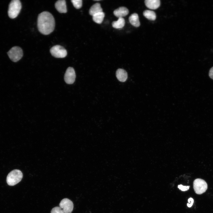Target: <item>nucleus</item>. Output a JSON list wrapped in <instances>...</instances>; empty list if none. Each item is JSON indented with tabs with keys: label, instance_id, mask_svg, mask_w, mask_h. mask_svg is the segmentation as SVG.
Returning <instances> with one entry per match:
<instances>
[{
	"label": "nucleus",
	"instance_id": "f257e3e1",
	"mask_svg": "<svg viewBox=\"0 0 213 213\" xmlns=\"http://www.w3.org/2000/svg\"><path fill=\"white\" fill-rule=\"evenodd\" d=\"M55 25L54 19L52 15L47 11L40 14L37 19V27L39 31L44 35H47L52 32Z\"/></svg>",
	"mask_w": 213,
	"mask_h": 213
},
{
	"label": "nucleus",
	"instance_id": "f03ea898",
	"mask_svg": "<svg viewBox=\"0 0 213 213\" xmlns=\"http://www.w3.org/2000/svg\"><path fill=\"white\" fill-rule=\"evenodd\" d=\"M22 177V173L20 170H13L11 171L7 176V183L10 186L14 185L21 181Z\"/></svg>",
	"mask_w": 213,
	"mask_h": 213
},
{
	"label": "nucleus",
	"instance_id": "7ed1b4c3",
	"mask_svg": "<svg viewBox=\"0 0 213 213\" xmlns=\"http://www.w3.org/2000/svg\"><path fill=\"white\" fill-rule=\"evenodd\" d=\"M22 8L20 1L19 0H13L10 2L8 12L9 17L14 19L17 17Z\"/></svg>",
	"mask_w": 213,
	"mask_h": 213
},
{
	"label": "nucleus",
	"instance_id": "20e7f679",
	"mask_svg": "<svg viewBox=\"0 0 213 213\" xmlns=\"http://www.w3.org/2000/svg\"><path fill=\"white\" fill-rule=\"evenodd\" d=\"M11 60L14 62H17L22 57L23 51L20 47L15 46L12 47L7 52Z\"/></svg>",
	"mask_w": 213,
	"mask_h": 213
},
{
	"label": "nucleus",
	"instance_id": "39448f33",
	"mask_svg": "<svg viewBox=\"0 0 213 213\" xmlns=\"http://www.w3.org/2000/svg\"><path fill=\"white\" fill-rule=\"evenodd\" d=\"M193 187L195 193L198 194H201L204 193L207 188V184L204 180L197 178L193 181Z\"/></svg>",
	"mask_w": 213,
	"mask_h": 213
},
{
	"label": "nucleus",
	"instance_id": "423d86ee",
	"mask_svg": "<svg viewBox=\"0 0 213 213\" xmlns=\"http://www.w3.org/2000/svg\"><path fill=\"white\" fill-rule=\"evenodd\" d=\"M51 55L57 58H63L66 56L67 52L66 49L63 46L56 45L53 46L50 49Z\"/></svg>",
	"mask_w": 213,
	"mask_h": 213
},
{
	"label": "nucleus",
	"instance_id": "0eeeda50",
	"mask_svg": "<svg viewBox=\"0 0 213 213\" xmlns=\"http://www.w3.org/2000/svg\"><path fill=\"white\" fill-rule=\"evenodd\" d=\"M59 206L63 209L64 213H71L73 209V202L67 198L62 200L59 204Z\"/></svg>",
	"mask_w": 213,
	"mask_h": 213
},
{
	"label": "nucleus",
	"instance_id": "6e6552de",
	"mask_svg": "<svg viewBox=\"0 0 213 213\" xmlns=\"http://www.w3.org/2000/svg\"><path fill=\"white\" fill-rule=\"evenodd\" d=\"M76 75L75 71L72 67H68L66 70L64 76L65 82L68 84H72L75 81Z\"/></svg>",
	"mask_w": 213,
	"mask_h": 213
},
{
	"label": "nucleus",
	"instance_id": "1a4fd4ad",
	"mask_svg": "<svg viewBox=\"0 0 213 213\" xmlns=\"http://www.w3.org/2000/svg\"><path fill=\"white\" fill-rule=\"evenodd\" d=\"M55 8L60 13H65L67 12L66 1L64 0H59L56 2L55 4Z\"/></svg>",
	"mask_w": 213,
	"mask_h": 213
},
{
	"label": "nucleus",
	"instance_id": "9d476101",
	"mask_svg": "<svg viewBox=\"0 0 213 213\" xmlns=\"http://www.w3.org/2000/svg\"><path fill=\"white\" fill-rule=\"evenodd\" d=\"M129 13L128 9L126 7H122L115 9L113 12L114 15L119 18L127 15Z\"/></svg>",
	"mask_w": 213,
	"mask_h": 213
},
{
	"label": "nucleus",
	"instance_id": "9b49d317",
	"mask_svg": "<svg viewBox=\"0 0 213 213\" xmlns=\"http://www.w3.org/2000/svg\"><path fill=\"white\" fill-rule=\"evenodd\" d=\"M145 4L148 8L151 9H155L160 6V1L159 0H146L145 1Z\"/></svg>",
	"mask_w": 213,
	"mask_h": 213
},
{
	"label": "nucleus",
	"instance_id": "f8f14e48",
	"mask_svg": "<svg viewBox=\"0 0 213 213\" xmlns=\"http://www.w3.org/2000/svg\"><path fill=\"white\" fill-rule=\"evenodd\" d=\"M116 76L118 80L121 82H124L128 78L127 72L122 69H118L116 72Z\"/></svg>",
	"mask_w": 213,
	"mask_h": 213
},
{
	"label": "nucleus",
	"instance_id": "ddd939ff",
	"mask_svg": "<svg viewBox=\"0 0 213 213\" xmlns=\"http://www.w3.org/2000/svg\"><path fill=\"white\" fill-rule=\"evenodd\" d=\"M129 20L130 23L134 26L138 27L140 26V24L137 14L134 13L131 14L129 17Z\"/></svg>",
	"mask_w": 213,
	"mask_h": 213
},
{
	"label": "nucleus",
	"instance_id": "4468645a",
	"mask_svg": "<svg viewBox=\"0 0 213 213\" xmlns=\"http://www.w3.org/2000/svg\"><path fill=\"white\" fill-rule=\"evenodd\" d=\"M102 12V9L101 7L100 4L97 3L91 7L89 10V13L90 15L93 16L96 13Z\"/></svg>",
	"mask_w": 213,
	"mask_h": 213
},
{
	"label": "nucleus",
	"instance_id": "2eb2a0df",
	"mask_svg": "<svg viewBox=\"0 0 213 213\" xmlns=\"http://www.w3.org/2000/svg\"><path fill=\"white\" fill-rule=\"evenodd\" d=\"M125 24V20L123 17H120L117 21L113 22L112 23V25L114 28H121L124 26Z\"/></svg>",
	"mask_w": 213,
	"mask_h": 213
},
{
	"label": "nucleus",
	"instance_id": "dca6fc26",
	"mask_svg": "<svg viewBox=\"0 0 213 213\" xmlns=\"http://www.w3.org/2000/svg\"><path fill=\"white\" fill-rule=\"evenodd\" d=\"M105 14L103 12L96 13L92 16L93 20L96 23H101L104 17Z\"/></svg>",
	"mask_w": 213,
	"mask_h": 213
},
{
	"label": "nucleus",
	"instance_id": "f3484780",
	"mask_svg": "<svg viewBox=\"0 0 213 213\" xmlns=\"http://www.w3.org/2000/svg\"><path fill=\"white\" fill-rule=\"evenodd\" d=\"M143 16L146 18L151 20H155L156 17L155 12L150 10H145L143 13Z\"/></svg>",
	"mask_w": 213,
	"mask_h": 213
},
{
	"label": "nucleus",
	"instance_id": "a211bd4d",
	"mask_svg": "<svg viewBox=\"0 0 213 213\" xmlns=\"http://www.w3.org/2000/svg\"><path fill=\"white\" fill-rule=\"evenodd\" d=\"M71 1L74 7L77 9L81 8L82 6V0H72Z\"/></svg>",
	"mask_w": 213,
	"mask_h": 213
},
{
	"label": "nucleus",
	"instance_id": "6ab92c4d",
	"mask_svg": "<svg viewBox=\"0 0 213 213\" xmlns=\"http://www.w3.org/2000/svg\"><path fill=\"white\" fill-rule=\"evenodd\" d=\"M51 213H64L63 209L59 206H56L51 210Z\"/></svg>",
	"mask_w": 213,
	"mask_h": 213
},
{
	"label": "nucleus",
	"instance_id": "aec40b11",
	"mask_svg": "<svg viewBox=\"0 0 213 213\" xmlns=\"http://www.w3.org/2000/svg\"><path fill=\"white\" fill-rule=\"evenodd\" d=\"M178 187L181 191H185L188 190L190 186H183L182 185H178Z\"/></svg>",
	"mask_w": 213,
	"mask_h": 213
},
{
	"label": "nucleus",
	"instance_id": "412c9836",
	"mask_svg": "<svg viewBox=\"0 0 213 213\" xmlns=\"http://www.w3.org/2000/svg\"><path fill=\"white\" fill-rule=\"evenodd\" d=\"M188 203H187V206L189 207H191L193 205L194 200L193 198H190L188 200Z\"/></svg>",
	"mask_w": 213,
	"mask_h": 213
},
{
	"label": "nucleus",
	"instance_id": "4be33fe9",
	"mask_svg": "<svg viewBox=\"0 0 213 213\" xmlns=\"http://www.w3.org/2000/svg\"><path fill=\"white\" fill-rule=\"evenodd\" d=\"M209 76L211 79H213V67H212L209 70Z\"/></svg>",
	"mask_w": 213,
	"mask_h": 213
}]
</instances>
